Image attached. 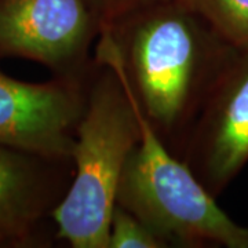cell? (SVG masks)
<instances>
[{
    "label": "cell",
    "mask_w": 248,
    "mask_h": 248,
    "mask_svg": "<svg viewBox=\"0 0 248 248\" xmlns=\"http://www.w3.org/2000/svg\"><path fill=\"white\" fill-rule=\"evenodd\" d=\"M166 243L134 214L116 204L108 236V248H166Z\"/></svg>",
    "instance_id": "9c48e42d"
},
{
    "label": "cell",
    "mask_w": 248,
    "mask_h": 248,
    "mask_svg": "<svg viewBox=\"0 0 248 248\" xmlns=\"http://www.w3.org/2000/svg\"><path fill=\"white\" fill-rule=\"evenodd\" d=\"M178 157L214 196L248 163V46L236 47L214 81Z\"/></svg>",
    "instance_id": "5b68a950"
},
{
    "label": "cell",
    "mask_w": 248,
    "mask_h": 248,
    "mask_svg": "<svg viewBox=\"0 0 248 248\" xmlns=\"http://www.w3.org/2000/svg\"><path fill=\"white\" fill-rule=\"evenodd\" d=\"M234 48L184 1L164 0L102 28L94 57L115 66L153 130L178 157Z\"/></svg>",
    "instance_id": "6da1fadb"
},
{
    "label": "cell",
    "mask_w": 248,
    "mask_h": 248,
    "mask_svg": "<svg viewBox=\"0 0 248 248\" xmlns=\"http://www.w3.org/2000/svg\"><path fill=\"white\" fill-rule=\"evenodd\" d=\"M75 137L73 177L54 208L55 239L72 248H108L125 163L141 137L133 95L115 68L94 57Z\"/></svg>",
    "instance_id": "7a4b0ae2"
},
{
    "label": "cell",
    "mask_w": 248,
    "mask_h": 248,
    "mask_svg": "<svg viewBox=\"0 0 248 248\" xmlns=\"http://www.w3.org/2000/svg\"><path fill=\"white\" fill-rule=\"evenodd\" d=\"M159 1L164 0H90L93 9L101 21L102 28L110 27L120 18Z\"/></svg>",
    "instance_id": "30bf717a"
},
{
    "label": "cell",
    "mask_w": 248,
    "mask_h": 248,
    "mask_svg": "<svg viewBox=\"0 0 248 248\" xmlns=\"http://www.w3.org/2000/svg\"><path fill=\"white\" fill-rule=\"evenodd\" d=\"M236 47L248 46V0H181Z\"/></svg>",
    "instance_id": "ba28073f"
},
{
    "label": "cell",
    "mask_w": 248,
    "mask_h": 248,
    "mask_svg": "<svg viewBox=\"0 0 248 248\" xmlns=\"http://www.w3.org/2000/svg\"><path fill=\"white\" fill-rule=\"evenodd\" d=\"M134 104L141 137L123 170L117 204L167 247L248 248L247 226L222 210L193 171L161 141L135 99Z\"/></svg>",
    "instance_id": "3957f363"
},
{
    "label": "cell",
    "mask_w": 248,
    "mask_h": 248,
    "mask_svg": "<svg viewBox=\"0 0 248 248\" xmlns=\"http://www.w3.org/2000/svg\"><path fill=\"white\" fill-rule=\"evenodd\" d=\"M72 177V160L0 145V233L13 247L45 243L40 236L43 222L51 218Z\"/></svg>",
    "instance_id": "52a82bcc"
},
{
    "label": "cell",
    "mask_w": 248,
    "mask_h": 248,
    "mask_svg": "<svg viewBox=\"0 0 248 248\" xmlns=\"http://www.w3.org/2000/svg\"><path fill=\"white\" fill-rule=\"evenodd\" d=\"M0 247H13L11 241L3 233H0Z\"/></svg>",
    "instance_id": "8fae6325"
},
{
    "label": "cell",
    "mask_w": 248,
    "mask_h": 248,
    "mask_svg": "<svg viewBox=\"0 0 248 248\" xmlns=\"http://www.w3.org/2000/svg\"><path fill=\"white\" fill-rule=\"evenodd\" d=\"M101 29L90 0H0V60L25 58L55 78H87Z\"/></svg>",
    "instance_id": "277c9868"
},
{
    "label": "cell",
    "mask_w": 248,
    "mask_h": 248,
    "mask_svg": "<svg viewBox=\"0 0 248 248\" xmlns=\"http://www.w3.org/2000/svg\"><path fill=\"white\" fill-rule=\"evenodd\" d=\"M90 75L28 83L0 71V145L72 160Z\"/></svg>",
    "instance_id": "8992f818"
}]
</instances>
